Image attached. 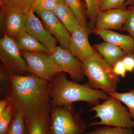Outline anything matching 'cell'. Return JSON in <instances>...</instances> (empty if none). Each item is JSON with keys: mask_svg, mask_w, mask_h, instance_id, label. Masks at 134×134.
I'll return each instance as SVG.
<instances>
[{"mask_svg": "<svg viewBox=\"0 0 134 134\" xmlns=\"http://www.w3.org/2000/svg\"><path fill=\"white\" fill-rule=\"evenodd\" d=\"M51 107L69 105L77 102H86L95 105L105 100L108 93L92 88L87 84L70 81L63 72L56 74L49 82Z\"/></svg>", "mask_w": 134, "mask_h": 134, "instance_id": "2", "label": "cell"}, {"mask_svg": "<svg viewBox=\"0 0 134 134\" xmlns=\"http://www.w3.org/2000/svg\"><path fill=\"white\" fill-rule=\"evenodd\" d=\"M56 1H64V0H56Z\"/></svg>", "mask_w": 134, "mask_h": 134, "instance_id": "34", "label": "cell"}, {"mask_svg": "<svg viewBox=\"0 0 134 134\" xmlns=\"http://www.w3.org/2000/svg\"><path fill=\"white\" fill-rule=\"evenodd\" d=\"M56 0H34L31 6L34 12L37 10H42L54 12L58 3Z\"/></svg>", "mask_w": 134, "mask_h": 134, "instance_id": "26", "label": "cell"}, {"mask_svg": "<svg viewBox=\"0 0 134 134\" xmlns=\"http://www.w3.org/2000/svg\"><path fill=\"white\" fill-rule=\"evenodd\" d=\"M113 68L114 72L116 75L123 78L125 77L127 71L122 60L116 63Z\"/></svg>", "mask_w": 134, "mask_h": 134, "instance_id": "30", "label": "cell"}, {"mask_svg": "<svg viewBox=\"0 0 134 134\" xmlns=\"http://www.w3.org/2000/svg\"><path fill=\"white\" fill-rule=\"evenodd\" d=\"M93 47L105 61L112 67L127 55L121 48L111 43L105 41L94 45Z\"/></svg>", "mask_w": 134, "mask_h": 134, "instance_id": "15", "label": "cell"}, {"mask_svg": "<svg viewBox=\"0 0 134 134\" xmlns=\"http://www.w3.org/2000/svg\"><path fill=\"white\" fill-rule=\"evenodd\" d=\"M15 113L25 119L50 115L51 98L49 82L29 74L10 76L6 98Z\"/></svg>", "mask_w": 134, "mask_h": 134, "instance_id": "1", "label": "cell"}, {"mask_svg": "<svg viewBox=\"0 0 134 134\" xmlns=\"http://www.w3.org/2000/svg\"><path fill=\"white\" fill-rule=\"evenodd\" d=\"M134 5V0H127L125 4V7H126L127 5H130L131 6Z\"/></svg>", "mask_w": 134, "mask_h": 134, "instance_id": "33", "label": "cell"}, {"mask_svg": "<svg viewBox=\"0 0 134 134\" xmlns=\"http://www.w3.org/2000/svg\"><path fill=\"white\" fill-rule=\"evenodd\" d=\"M127 0H100L99 10L104 11L113 8H126L125 2Z\"/></svg>", "mask_w": 134, "mask_h": 134, "instance_id": "28", "label": "cell"}, {"mask_svg": "<svg viewBox=\"0 0 134 134\" xmlns=\"http://www.w3.org/2000/svg\"><path fill=\"white\" fill-rule=\"evenodd\" d=\"M0 59L10 76L29 74L26 62L16 42L5 34L0 40Z\"/></svg>", "mask_w": 134, "mask_h": 134, "instance_id": "6", "label": "cell"}, {"mask_svg": "<svg viewBox=\"0 0 134 134\" xmlns=\"http://www.w3.org/2000/svg\"><path fill=\"white\" fill-rule=\"evenodd\" d=\"M86 8L87 17L90 19L89 28L94 29L96 24V18L99 10L100 0H84Z\"/></svg>", "mask_w": 134, "mask_h": 134, "instance_id": "23", "label": "cell"}, {"mask_svg": "<svg viewBox=\"0 0 134 134\" xmlns=\"http://www.w3.org/2000/svg\"><path fill=\"white\" fill-rule=\"evenodd\" d=\"M51 55L59 72L68 73L72 79L76 81L83 79L82 62L69 50L57 46Z\"/></svg>", "mask_w": 134, "mask_h": 134, "instance_id": "8", "label": "cell"}, {"mask_svg": "<svg viewBox=\"0 0 134 134\" xmlns=\"http://www.w3.org/2000/svg\"><path fill=\"white\" fill-rule=\"evenodd\" d=\"M1 24L4 34L13 39L26 32L25 15L20 13L4 14L0 12Z\"/></svg>", "mask_w": 134, "mask_h": 134, "instance_id": "14", "label": "cell"}, {"mask_svg": "<svg viewBox=\"0 0 134 134\" xmlns=\"http://www.w3.org/2000/svg\"><path fill=\"white\" fill-rule=\"evenodd\" d=\"M26 31L46 47L52 54L57 48V40L46 30L31 8L25 15Z\"/></svg>", "mask_w": 134, "mask_h": 134, "instance_id": "10", "label": "cell"}, {"mask_svg": "<svg viewBox=\"0 0 134 134\" xmlns=\"http://www.w3.org/2000/svg\"><path fill=\"white\" fill-rule=\"evenodd\" d=\"M10 75L5 67L1 65L0 69V92L6 98L7 96Z\"/></svg>", "mask_w": 134, "mask_h": 134, "instance_id": "27", "label": "cell"}, {"mask_svg": "<svg viewBox=\"0 0 134 134\" xmlns=\"http://www.w3.org/2000/svg\"><path fill=\"white\" fill-rule=\"evenodd\" d=\"M82 110L76 111L72 104L51 107V134H84L87 126L81 116Z\"/></svg>", "mask_w": 134, "mask_h": 134, "instance_id": "5", "label": "cell"}, {"mask_svg": "<svg viewBox=\"0 0 134 134\" xmlns=\"http://www.w3.org/2000/svg\"><path fill=\"white\" fill-rule=\"evenodd\" d=\"M34 0H0L1 11L4 14L20 13L25 15Z\"/></svg>", "mask_w": 134, "mask_h": 134, "instance_id": "19", "label": "cell"}, {"mask_svg": "<svg viewBox=\"0 0 134 134\" xmlns=\"http://www.w3.org/2000/svg\"><path fill=\"white\" fill-rule=\"evenodd\" d=\"M109 95L125 104L127 108L131 117L134 120V89L130 90L127 92L119 93L116 92Z\"/></svg>", "mask_w": 134, "mask_h": 134, "instance_id": "22", "label": "cell"}, {"mask_svg": "<svg viewBox=\"0 0 134 134\" xmlns=\"http://www.w3.org/2000/svg\"><path fill=\"white\" fill-rule=\"evenodd\" d=\"M91 30L81 26L71 34L69 50L81 62L94 54L96 50L91 45L88 36Z\"/></svg>", "mask_w": 134, "mask_h": 134, "instance_id": "12", "label": "cell"}, {"mask_svg": "<svg viewBox=\"0 0 134 134\" xmlns=\"http://www.w3.org/2000/svg\"><path fill=\"white\" fill-rule=\"evenodd\" d=\"M41 18L43 25L59 43L61 47L69 50L71 34L54 12L42 10L35 12Z\"/></svg>", "mask_w": 134, "mask_h": 134, "instance_id": "9", "label": "cell"}, {"mask_svg": "<svg viewBox=\"0 0 134 134\" xmlns=\"http://www.w3.org/2000/svg\"><path fill=\"white\" fill-rule=\"evenodd\" d=\"M21 52L26 62L29 74L49 82L60 73L51 54L21 50Z\"/></svg>", "mask_w": 134, "mask_h": 134, "instance_id": "7", "label": "cell"}, {"mask_svg": "<svg viewBox=\"0 0 134 134\" xmlns=\"http://www.w3.org/2000/svg\"><path fill=\"white\" fill-rule=\"evenodd\" d=\"M7 134H28L25 119L23 115L14 114Z\"/></svg>", "mask_w": 134, "mask_h": 134, "instance_id": "21", "label": "cell"}, {"mask_svg": "<svg viewBox=\"0 0 134 134\" xmlns=\"http://www.w3.org/2000/svg\"><path fill=\"white\" fill-rule=\"evenodd\" d=\"M130 9L113 8L100 11L97 15L94 29L121 30L129 16Z\"/></svg>", "mask_w": 134, "mask_h": 134, "instance_id": "11", "label": "cell"}, {"mask_svg": "<svg viewBox=\"0 0 134 134\" xmlns=\"http://www.w3.org/2000/svg\"><path fill=\"white\" fill-rule=\"evenodd\" d=\"M64 1L74 13L80 25L85 29L90 30L87 21V14L81 0H64Z\"/></svg>", "mask_w": 134, "mask_h": 134, "instance_id": "20", "label": "cell"}, {"mask_svg": "<svg viewBox=\"0 0 134 134\" xmlns=\"http://www.w3.org/2000/svg\"><path fill=\"white\" fill-rule=\"evenodd\" d=\"M133 129L126 128L105 126L96 128L92 131L84 134H133Z\"/></svg>", "mask_w": 134, "mask_h": 134, "instance_id": "25", "label": "cell"}, {"mask_svg": "<svg viewBox=\"0 0 134 134\" xmlns=\"http://www.w3.org/2000/svg\"><path fill=\"white\" fill-rule=\"evenodd\" d=\"M14 39L21 51L41 52L51 54L50 50L36 38L25 32L16 37Z\"/></svg>", "mask_w": 134, "mask_h": 134, "instance_id": "18", "label": "cell"}, {"mask_svg": "<svg viewBox=\"0 0 134 134\" xmlns=\"http://www.w3.org/2000/svg\"><path fill=\"white\" fill-rule=\"evenodd\" d=\"M127 72H132L134 70V57L127 55L122 59Z\"/></svg>", "mask_w": 134, "mask_h": 134, "instance_id": "31", "label": "cell"}, {"mask_svg": "<svg viewBox=\"0 0 134 134\" xmlns=\"http://www.w3.org/2000/svg\"><path fill=\"white\" fill-rule=\"evenodd\" d=\"M92 33L100 36L104 41L121 48L127 55L134 57V40L130 35H123L111 30H92Z\"/></svg>", "mask_w": 134, "mask_h": 134, "instance_id": "13", "label": "cell"}, {"mask_svg": "<svg viewBox=\"0 0 134 134\" xmlns=\"http://www.w3.org/2000/svg\"><path fill=\"white\" fill-rule=\"evenodd\" d=\"M7 98H4L1 99L0 101V113L2 112L9 104Z\"/></svg>", "mask_w": 134, "mask_h": 134, "instance_id": "32", "label": "cell"}, {"mask_svg": "<svg viewBox=\"0 0 134 134\" xmlns=\"http://www.w3.org/2000/svg\"><path fill=\"white\" fill-rule=\"evenodd\" d=\"M130 12L121 30L126 31L134 40V5L129 7Z\"/></svg>", "mask_w": 134, "mask_h": 134, "instance_id": "29", "label": "cell"}, {"mask_svg": "<svg viewBox=\"0 0 134 134\" xmlns=\"http://www.w3.org/2000/svg\"><path fill=\"white\" fill-rule=\"evenodd\" d=\"M14 113L9 104L0 113V134H7L12 122Z\"/></svg>", "mask_w": 134, "mask_h": 134, "instance_id": "24", "label": "cell"}, {"mask_svg": "<svg viewBox=\"0 0 134 134\" xmlns=\"http://www.w3.org/2000/svg\"><path fill=\"white\" fill-rule=\"evenodd\" d=\"M82 68L90 87L109 94L117 92L120 79L114 74L113 67L96 50L92 56L82 62Z\"/></svg>", "mask_w": 134, "mask_h": 134, "instance_id": "3", "label": "cell"}, {"mask_svg": "<svg viewBox=\"0 0 134 134\" xmlns=\"http://www.w3.org/2000/svg\"><path fill=\"white\" fill-rule=\"evenodd\" d=\"M25 120L28 134H51L50 115H36Z\"/></svg>", "mask_w": 134, "mask_h": 134, "instance_id": "17", "label": "cell"}, {"mask_svg": "<svg viewBox=\"0 0 134 134\" xmlns=\"http://www.w3.org/2000/svg\"><path fill=\"white\" fill-rule=\"evenodd\" d=\"M54 12L70 34L81 26L74 13L64 1L58 2Z\"/></svg>", "mask_w": 134, "mask_h": 134, "instance_id": "16", "label": "cell"}, {"mask_svg": "<svg viewBox=\"0 0 134 134\" xmlns=\"http://www.w3.org/2000/svg\"><path fill=\"white\" fill-rule=\"evenodd\" d=\"M90 110L96 113L93 118H99L100 120L92 122L89 126L104 125L131 129L134 128V121L127 108L113 96L109 95L104 103L94 105Z\"/></svg>", "mask_w": 134, "mask_h": 134, "instance_id": "4", "label": "cell"}]
</instances>
